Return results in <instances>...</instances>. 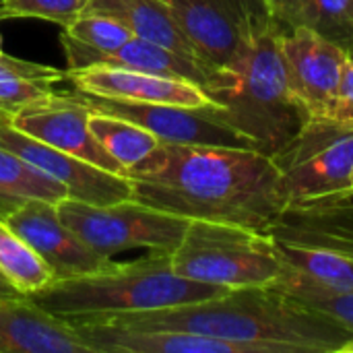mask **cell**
<instances>
[{
	"label": "cell",
	"mask_w": 353,
	"mask_h": 353,
	"mask_svg": "<svg viewBox=\"0 0 353 353\" xmlns=\"http://www.w3.org/2000/svg\"><path fill=\"white\" fill-rule=\"evenodd\" d=\"M60 43L68 62V70H77L85 66H124V68H134V70H143L151 74L184 79V81L196 83L203 89L219 74L217 68L201 60L182 56L165 46L153 43L137 35L112 52L87 50L68 41H60Z\"/></svg>",
	"instance_id": "18"
},
{
	"label": "cell",
	"mask_w": 353,
	"mask_h": 353,
	"mask_svg": "<svg viewBox=\"0 0 353 353\" xmlns=\"http://www.w3.org/2000/svg\"><path fill=\"white\" fill-rule=\"evenodd\" d=\"M68 81V70L48 64L0 56V114L12 116L21 108L58 93L56 85Z\"/></svg>",
	"instance_id": "20"
},
{
	"label": "cell",
	"mask_w": 353,
	"mask_h": 353,
	"mask_svg": "<svg viewBox=\"0 0 353 353\" xmlns=\"http://www.w3.org/2000/svg\"><path fill=\"white\" fill-rule=\"evenodd\" d=\"M347 54H350V58H353V43H352V48L347 50Z\"/></svg>",
	"instance_id": "32"
},
{
	"label": "cell",
	"mask_w": 353,
	"mask_h": 353,
	"mask_svg": "<svg viewBox=\"0 0 353 353\" xmlns=\"http://www.w3.org/2000/svg\"><path fill=\"white\" fill-rule=\"evenodd\" d=\"M281 31L279 23L265 29L232 68L219 70L203 89L221 118L269 157L296 139L310 120L285 79Z\"/></svg>",
	"instance_id": "4"
},
{
	"label": "cell",
	"mask_w": 353,
	"mask_h": 353,
	"mask_svg": "<svg viewBox=\"0 0 353 353\" xmlns=\"http://www.w3.org/2000/svg\"><path fill=\"white\" fill-rule=\"evenodd\" d=\"M60 219L99 256L114 259L126 250L168 252L182 242L188 219L126 199L110 205H91L74 199H62Z\"/></svg>",
	"instance_id": "8"
},
{
	"label": "cell",
	"mask_w": 353,
	"mask_h": 353,
	"mask_svg": "<svg viewBox=\"0 0 353 353\" xmlns=\"http://www.w3.org/2000/svg\"><path fill=\"white\" fill-rule=\"evenodd\" d=\"M126 176L134 201L188 221L267 234L288 207L277 165L256 149L159 143Z\"/></svg>",
	"instance_id": "1"
},
{
	"label": "cell",
	"mask_w": 353,
	"mask_h": 353,
	"mask_svg": "<svg viewBox=\"0 0 353 353\" xmlns=\"http://www.w3.org/2000/svg\"><path fill=\"white\" fill-rule=\"evenodd\" d=\"M91 0H0L4 19H41L58 27L70 25Z\"/></svg>",
	"instance_id": "27"
},
{
	"label": "cell",
	"mask_w": 353,
	"mask_h": 353,
	"mask_svg": "<svg viewBox=\"0 0 353 353\" xmlns=\"http://www.w3.org/2000/svg\"><path fill=\"white\" fill-rule=\"evenodd\" d=\"M228 292V288L178 275L172 254L149 252L130 263L112 261L95 273L54 279L29 298L54 316L77 323L201 302Z\"/></svg>",
	"instance_id": "3"
},
{
	"label": "cell",
	"mask_w": 353,
	"mask_h": 353,
	"mask_svg": "<svg viewBox=\"0 0 353 353\" xmlns=\"http://www.w3.org/2000/svg\"><path fill=\"white\" fill-rule=\"evenodd\" d=\"M0 353H91L70 323L29 296H0Z\"/></svg>",
	"instance_id": "17"
},
{
	"label": "cell",
	"mask_w": 353,
	"mask_h": 353,
	"mask_svg": "<svg viewBox=\"0 0 353 353\" xmlns=\"http://www.w3.org/2000/svg\"><path fill=\"white\" fill-rule=\"evenodd\" d=\"M0 116H4V114H0Z\"/></svg>",
	"instance_id": "33"
},
{
	"label": "cell",
	"mask_w": 353,
	"mask_h": 353,
	"mask_svg": "<svg viewBox=\"0 0 353 353\" xmlns=\"http://www.w3.org/2000/svg\"><path fill=\"white\" fill-rule=\"evenodd\" d=\"M68 83L74 87V91L108 99L168 103L184 108L213 105L211 97L196 83L124 66H85L68 70Z\"/></svg>",
	"instance_id": "15"
},
{
	"label": "cell",
	"mask_w": 353,
	"mask_h": 353,
	"mask_svg": "<svg viewBox=\"0 0 353 353\" xmlns=\"http://www.w3.org/2000/svg\"><path fill=\"white\" fill-rule=\"evenodd\" d=\"M273 288L285 292L288 296L314 308L316 312L327 314L329 319L339 323L343 329H347L352 333V341L343 347L341 353H353V292H333V290L314 285L290 269H285L283 277Z\"/></svg>",
	"instance_id": "24"
},
{
	"label": "cell",
	"mask_w": 353,
	"mask_h": 353,
	"mask_svg": "<svg viewBox=\"0 0 353 353\" xmlns=\"http://www.w3.org/2000/svg\"><path fill=\"white\" fill-rule=\"evenodd\" d=\"M56 205L58 203L50 201L27 203L8 215L4 223L33 248V252L52 271L54 279H68L105 269L114 259L93 252L60 219Z\"/></svg>",
	"instance_id": "14"
},
{
	"label": "cell",
	"mask_w": 353,
	"mask_h": 353,
	"mask_svg": "<svg viewBox=\"0 0 353 353\" xmlns=\"http://www.w3.org/2000/svg\"><path fill=\"white\" fill-rule=\"evenodd\" d=\"M0 21H4V14H2V10H0ZM4 52H2V39H0V56H2Z\"/></svg>",
	"instance_id": "31"
},
{
	"label": "cell",
	"mask_w": 353,
	"mask_h": 353,
	"mask_svg": "<svg viewBox=\"0 0 353 353\" xmlns=\"http://www.w3.org/2000/svg\"><path fill=\"white\" fill-rule=\"evenodd\" d=\"M172 267L178 275L228 290L273 288L285 273V263L269 234L201 219L188 223L172 252Z\"/></svg>",
	"instance_id": "6"
},
{
	"label": "cell",
	"mask_w": 353,
	"mask_h": 353,
	"mask_svg": "<svg viewBox=\"0 0 353 353\" xmlns=\"http://www.w3.org/2000/svg\"><path fill=\"white\" fill-rule=\"evenodd\" d=\"M89 321H108L139 331H184L254 343L269 353H341L352 341V333L339 323L277 288L230 290L201 302Z\"/></svg>",
	"instance_id": "2"
},
{
	"label": "cell",
	"mask_w": 353,
	"mask_h": 353,
	"mask_svg": "<svg viewBox=\"0 0 353 353\" xmlns=\"http://www.w3.org/2000/svg\"><path fill=\"white\" fill-rule=\"evenodd\" d=\"M81 95L93 110L130 120L143 126L145 130H149L155 139H159V143L256 149L250 139H246L242 132H238L221 118L215 103L205 108H184V105H168V103H139V101H124V99H108L87 93Z\"/></svg>",
	"instance_id": "10"
},
{
	"label": "cell",
	"mask_w": 353,
	"mask_h": 353,
	"mask_svg": "<svg viewBox=\"0 0 353 353\" xmlns=\"http://www.w3.org/2000/svg\"><path fill=\"white\" fill-rule=\"evenodd\" d=\"M89 116L91 105L79 91H58L21 108L19 112L8 116V120L17 130L58 151L81 157L105 172L126 176L124 168L114 157H110L103 147L93 139L89 130Z\"/></svg>",
	"instance_id": "13"
},
{
	"label": "cell",
	"mask_w": 353,
	"mask_h": 353,
	"mask_svg": "<svg viewBox=\"0 0 353 353\" xmlns=\"http://www.w3.org/2000/svg\"><path fill=\"white\" fill-rule=\"evenodd\" d=\"M130 37H134V33L118 17L93 8H85L70 25L62 27L60 33V41L97 52L118 50Z\"/></svg>",
	"instance_id": "25"
},
{
	"label": "cell",
	"mask_w": 353,
	"mask_h": 353,
	"mask_svg": "<svg viewBox=\"0 0 353 353\" xmlns=\"http://www.w3.org/2000/svg\"><path fill=\"white\" fill-rule=\"evenodd\" d=\"M350 50L353 43V0H310L302 25Z\"/></svg>",
	"instance_id": "26"
},
{
	"label": "cell",
	"mask_w": 353,
	"mask_h": 353,
	"mask_svg": "<svg viewBox=\"0 0 353 353\" xmlns=\"http://www.w3.org/2000/svg\"><path fill=\"white\" fill-rule=\"evenodd\" d=\"M327 120L353 126V58H350L345 64V70L341 74L339 89H337V95H335V101Z\"/></svg>",
	"instance_id": "28"
},
{
	"label": "cell",
	"mask_w": 353,
	"mask_h": 353,
	"mask_svg": "<svg viewBox=\"0 0 353 353\" xmlns=\"http://www.w3.org/2000/svg\"><path fill=\"white\" fill-rule=\"evenodd\" d=\"M261 2L267 6L271 17L288 31L302 25L310 0H261Z\"/></svg>",
	"instance_id": "29"
},
{
	"label": "cell",
	"mask_w": 353,
	"mask_h": 353,
	"mask_svg": "<svg viewBox=\"0 0 353 353\" xmlns=\"http://www.w3.org/2000/svg\"><path fill=\"white\" fill-rule=\"evenodd\" d=\"M0 147L17 153L58 182L66 190L68 199L91 205H110L132 199V184L128 176L105 172L81 157L54 149L17 130L8 116H0Z\"/></svg>",
	"instance_id": "12"
},
{
	"label": "cell",
	"mask_w": 353,
	"mask_h": 353,
	"mask_svg": "<svg viewBox=\"0 0 353 353\" xmlns=\"http://www.w3.org/2000/svg\"><path fill=\"white\" fill-rule=\"evenodd\" d=\"M201 60L232 68L252 41L277 21L261 0H168Z\"/></svg>",
	"instance_id": "9"
},
{
	"label": "cell",
	"mask_w": 353,
	"mask_h": 353,
	"mask_svg": "<svg viewBox=\"0 0 353 353\" xmlns=\"http://www.w3.org/2000/svg\"><path fill=\"white\" fill-rule=\"evenodd\" d=\"M66 190L17 153L0 147V221L33 201L60 203Z\"/></svg>",
	"instance_id": "21"
},
{
	"label": "cell",
	"mask_w": 353,
	"mask_h": 353,
	"mask_svg": "<svg viewBox=\"0 0 353 353\" xmlns=\"http://www.w3.org/2000/svg\"><path fill=\"white\" fill-rule=\"evenodd\" d=\"M70 325L91 353H269L263 345L184 331H139L108 321Z\"/></svg>",
	"instance_id": "16"
},
{
	"label": "cell",
	"mask_w": 353,
	"mask_h": 353,
	"mask_svg": "<svg viewBox=\"0 0 353 353\" xmlns=\"http://www.w3.org/2000/svg\"><path fill=\"white\" fill-rule=\"evenodd\" d=\"M0 273L25 296L46 288L54 277L33 248L0 221Z\"/></svg>",
	"instance_id": "23"
},
{
	"label": "cell",
	"mask_w": 353,
	"mask_h": 353,
	"mask_svg": "<svg viewBox=\"0 0 353 353\" xmlns=\"http://www.w3.org/2000/svg\"><path fill=\"white\" fill-rule=\"evenodd\" d=\"M87 8L118 17L126 27H130L137 37L165 46L182 56L201 60L199 52L182 31L168 0H91Z\"/></svg>",
	"instance_id": "19"
},
{
	"label": "cell",
	"mask_w": 353,
	"mask_h": 353,
	"mask_svg": "<svg viewBox=\"0 0 353 353\" xmlns=\"http://www.w3.org/2000/svg\"><path fill=\"white\" fill-rule=\"evenodd\" d=\"M89 130L93 139L103 147V151L124 168L126 174L145 161L159 145V139H155L143 126L120 116L97 112L93 108L89 116Z\"/></svg>",
	"instance_id": "22"
},
{
	"label": "cell",
	"mask_w": 353,
	"mask_h": 353,
	"mask_svg": "<svg viewBox=\"0 0 353 353\" xmlns=\"http://www.w3.org/2000/svg\"><path fill=\"white\" fill-rule=\"evenodd\" d=\"M0 296H25V294H21L2 273H0Z\"/></svg>",
	"instance_id": "30"
},
{
	"label": "cell",
	"mask_w": 353,
	"mask_h": 353,
	"mask_svg": "<svg viewBox=\"0 0 353 353\" xmlns=\"http://www.w3.org/2000/svg\"><path fill=\"white\" fill-rule=\"evenodd\" d=\"M267 234L285 269L314 285L353 292V196L285 207Z\"/></svg>",
	"instance_id": "5"
},
{
	"label": "cell",
	"mask_w": 353,
	"mask_h": 353,
	"mask_svg": "<svg viewBox=\"0 0 353 353\" xmlns=\"http://www.w3.org/2000/svg\"><path fill=\"white\" fill-rule=\"evenodd\" d=\"M271 159L288 207L353 196V126L310 118Z\"/></svg>",
	"instance_id": "7"
},
{
	"label": "cell",
	"mask_w": 353,
	"mask_h": 353,
	"mask_svg": "<svg viewBox=\"0 0 353 353\" xmlns=\"http://www.w3.org/2000/svg\"><path fill=\"white\" fill-rule=\"evenodd\" d=\"M279 52L288 85L310 118H329L350 54L310 27L283 29Z\"/></svg>",
	"instance_id": "11"
}]
</instances>
